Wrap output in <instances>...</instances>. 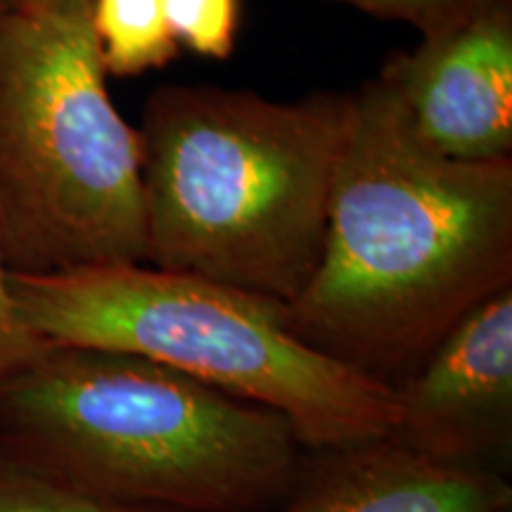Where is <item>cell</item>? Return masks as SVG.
<instances>
[{
    "mask_svg": "<svg viewBox=\"0 0 512 512\" xmlns=\"http://www.w3.org/2000/svg\"><path fill=\"white\" fill-rule=\"evenodd\" d=\"M0 249L15 275L147 264L138 131L110 98L91 0L0 17Z\"/></svg>",
    "mask_w": 512,
    "mask_h": 512,
    "instance_id": "obj_4",
    "label": "cell"
},
{
    "mask_svg": "<svg viewBox=\"0 0 512 512\" xmlns=\"http://www.w3.org/2000/svg\"><path fill=\"white\" fill-rule=\"evenodd\" d=\"M512 508L503 472L446 465L394 439L306 448L292 489L271 512H501Z\"/></svg>",
    "mask_w": 512,
    "mask_h": 512,
    "instance_id": "obj_8",
    "label": "cell"
},
{
    "mask_svg": "<svg viewBox=\"0 0 512 512\" xmlns=\"http://www.w3.org/2000/svg\"><path fill=\"white\" fill-rule=\"evenodd\" d=\"M46 347L50 344L43 342L19 313L10 287V271L0 249V377L24 366L29 358L41 354Z\"/></svg>",
    "mask_w": 512,
    "mask_h": 512,
    "instance_id": "obj_13",
    "label": "cell"
},
{
    "mask_svg": "<svg viewBox=\"0 0 512 512\" xmlns=\"http://www.w3.org/2000/svg\"><path fill=\"white\" fill-rule=\"evenodd\" d=\"M501 512H512V508H505V510H501Z\"/></svg>",
    "mask_w": 512,
    "mask_h": 512,
    "instance_id": "obj_15",
    "label": "cell"
},
{
    "mask_svg": "<svg viewBox=\"0 0 512 512\" xmlns=\"http://www.w3.org/2000/svg\"><path fill=\"white\" fill-rule=\"evenodd\" d=\"M12 3H15V0H0V17H3L5 12L12 8Z\"/></svg>",
    "mask_w": 512,
    "mask_h": 512,
    "instance_id": "obj_14",
    "label": "cell"
},
{
    "mask_svg": "<svg viewBox=\"0 0 512 512\" xmlns=\"http://www.w3.org/2000/svg\"><path fill=\"white\" fill-rule=\"evenodd\" d=\"M392 394L396 444L437 463L503 472L512 444V287L458 320Z\"/></svg>",
    "mask_w": 512,
    "mask_h": 512,
    "instance_id": "obj_6",
    "label": "cell"
},
{
    "mask_svg": "<svg viewBox=\"0 0 512 512\" xmlns=\"http://www.w3.org/2000/svg\"><path fill=\"white\" fill-rule=\"evenodd\" d=\"M354 93L162 86L138 131L147 264L290 304L316 271Z\"/></svg>",
    "mask_w": 512,
    "mask_h": 512,
    "instance_id": "obj_3",
    "label": "cell"
},
{
    "mask_svg": "<svg viewBox=\"0 0 512 512\" xmlns=\"http://www.w3.org/2000/svg\"><path fill=\"white\" fill-rule=\"evenodd\" d=\"M10 287L46 344L150 358L280 413L304 448L392 432V387L302 342L278 299L150 264L10 273Z\"/></svg>",
    "mask_w": 512,
    "mask_h": 512,
    "instance_id": "obj_5",
    "label": "cell"
},
{
    "mask_svg": "<svg viewBox=\"0 0 512 512\" xmlns=\"http://www.w3.org/2000/svg\"><path fill=\"white\" fill-rule=\"evenodd\" d=\"M178 46L209 60H228L240 31V0H164Z\"/></svg>",
    "mask_w": 512,
    "mask_h": 512,
    "instance_id": "obj_11",
    "label": "cell"
},
{
    "mask_svg": "<svg viewBox=\"0 0 512 512\" xmlns=\"http://www.w3.org/2000/svg\"><path fill=\"white\" fill-rule=\"evenodd\" d=\"M0 446L83 494L271 512L306 448L280 413L124 351L46 347L0 377Z\"/></svg>",
    "mask_w": 512,
    "mask_h": 512,
    "instance_id": "obj_2",
    "label": "cell"
},
{
    "mask_svg": "<svg viewBox=\"0 0 512 512\" xmlns=\"http://www.w3.org/2000/svg\"><path fill=\"white\" fill-rule=\"evenodd\" d=\"M375 79L413 136L437 155L512 159V0L387 57Z\"/></svg>",
    "mask_w": 512,
    "mask_h": 512,
    "instance_id": "obj_7",
    "label": "cell"
},
{
    "mask_svg": "<svg viewBox=\"0 0 512 512\" xmlns=\"http://www.w3.org/2000/svg\"><path fill=\"white\" fill-rule=\"evenodd\" d=\"M368 15L413 27L422 38L446 34L467 19L510 0H344Z\"/></svg>",
    "mask_w": 512,
    "mask_h": 512,
    "instance_id": "obj_12",
    "label": "cell"
},
{
    "mask_svg": "<svg viewBox=\"0 0 512 512\" xmlns=\"http://www.w3.org/2000/svg\"><path fill=\"white\" fill-rule=\"evenodd\" d=\"M91 27L107 76L145 74L178 55L164 0H91Z\"/></svg>",
    "mask_w": 512,
    "mask_h": 512,
    "instance_id": "obj_9",
    "label": "cell"
},
{
    "mask_svg": "<svg viewBox=\"0 0 512 512\" xmlns=\"http://www.w3.org/2000/svg\"><path fill=\"white\" fill-rule=\"evenodd\" d=\"M0 512H171L133 508L83 494L0 446Z\"/></svg>",
    "mask_w": 512,
    "mask_h": 512,
    "instance_id": "obj_10",
    "label": "cell"
},
{
    "mask_svg": "<svg viewBox=\"0 0 512 512\" xmlns=\"http://www.w3.org/2000/svg\"><path fill=\"white\" fill-rule=\"evenodd\" d=\"M512 287V159L425 147L380 81L354 93L316 271L287 304L320 354L394 387L458 320Z\"/></svg>",
    "mask_w": 512,
    "mask_h": 512,
    "instance_id": "obj_1",
    "label": "cell"
}]
</instances>
